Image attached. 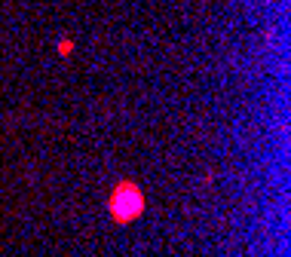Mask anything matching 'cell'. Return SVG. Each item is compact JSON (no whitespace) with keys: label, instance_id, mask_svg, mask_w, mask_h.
I'll use <instances>...</instances> for the list:
<instances>
[{"label":"cell","instance_id":"obj_1","mask_svg":"<svg viewBox=\"0 0 291 257\" xmlns=\"http://www.w3.org/2000/svg\"><path fill=\"white\" fill-rule=\"evenodd\" d=\"M108 212L116 224H132L144 214V193L135 181H120L113 187L111 199H108Z\"/></svg>","mask_w":291,"mask_h":257},{"label":"cell","instance_id":"obj_2","mask_svg":"<svg viewBox=\"0 0 291 257\" xmlns=\"http://www.w3.org/2000/svg\"><path fill=\"white\" fill-rule=\"evenodd\" d=\"M74 52V40H62L58 43V55H71Z\"/></svg>","mask_w":291,"mask_h":257}]
</instances>
